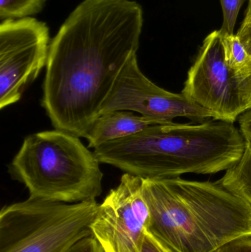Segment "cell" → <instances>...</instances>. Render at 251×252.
<instances>
[{
	"label": "cell",
	"instance_id": "7c38bea8",
	"mask_svg": "<svg viewBox=\"0 0 251 252\" xmlns=\"http://www.w3.org/2000/svg\"><path fill=\"white\" fill-rule=\"evenodd\" d=\"M47 0H0V19H20L40 13Z\"/></svg>",
	"mask_w": 251,
	"mask_h": 252
},
{
	"label": "cell",
	"instance_id": "8fae6325",
	"mask_svg": "<svg viewBox=\"0 0 251 252\" xmlns=\"http://www.w3.org/2000/svg\"><path fill=\"white\" fill-rule=\"evenodd\" d=\"M251 206V142L246 141V149L238 162L217 181Z\"/></svg>",
	"mask_w": 251,
	"mask_h": 252
},
{
	"label": "cell",
	"instance_id": "277c9868",
	"mask_svg": "<svg viewBox=\"0 0 251 252\" xmlns=\"http://www.w3.org/2000/svg\"><path fill=\"white\" fill-rule=\"evenodd\" d=\"M100 164L80 137L55 128L25 137L8 171L28 188L29 197L79 203L101 195Z\"/></svg>",
	"mask_w": 251,
	"mask_h": 252
},
{
	"label": "cell",
	"instance_id": "ffe728a7",
	"mask_svg": "<svg viewBox=\"0 0 251 252\" xmlns=\"http://www.w3.org/2000/svg\"><path fill=\"white\" fill-rule=\"evenodd\" d=\"M237 35L251 57V23L246 24V25L242 24L240 31H238Z\"/></svg>",
	"mask_w": 251,
	"mask_h": 252
},
{
	"label": "cell",
	"instance_id": "4fadbf2b",
	"mask_svg": "<svg viewBox=\"0 0 251 252\" xmlns=\"http://www.w3.org/2000/svg\"><path fill=\"white\" fill-rule=\"evenodd\" d=\"M221 35L227 64L237 73L248 64L251 57L237 35L221 34Z\"/></svg>",
	"mask_w": 251,
	"mask_h": 252
},
{
	"label": "cell",
	"instance_id": "7a4b0ae2",
	"mask_svg": "<svg viewBox=\"0 0 251 252\" xmlns=\"http://www.w3.org/2000/svg\"><path fill=\"white\" fill-rule=\"evenodd\" d=\"M246 141L233 123L158 124L103 144L94 153L110 164L143 179H170L187 173L226 171L243 157Z\"/></svg>",
	"mask_w": 251,
	"mask_h": 252
},
{
	"label": "cell",
	"instance_id": "30bf717a",
	"mask_svg": "<svg viewBox=\"0 0 251 252\" xmlns=\"http://www.w3.org/2000/svg\"><path fill=\"white\" fill-rule=\"evenodd\" d=\"M158 124H163L131 111H113L97 117L84 138L88 141V148L95 149L103 144L132 136Z\"/></svg>",
	"mask_w": 251,
	"mask_h": 252
},
{
	"label": "cell",
	"instance_id": "ba28073f",
	"mask_svg": "<svg viewBox=\"0 0 251 252\" xmlns=\"http://www.w3.org/2000/svg\"><path fill=\"white\" fill-rule=\"evenodd\" d=\"M181 93L212 112L215 120L234 124L249 111L240 94L235 72L225 61L219 31L205 38L188 71Z\"/></svg>",
	"mask_w": 251,
	"mask_h": 252
},
{
	"label": "cell",
	"instance_id": "6da1fadb",
	"mask_svg": "<svg viewBox=\"0 0 251 252\" xmlns=\"http://www.w3.org/2000/svg\"><path fill=\"white\" fill-rule=\"evenodd\" d=\"M144 17L134 0H84L50 42L41 104L57 130L84 137L139 47Z\"/></svg>",
	"mask_w": 251,
	"mask_h": 252
},
{
	"label": "cell",
	"instance_id": "9a60e30c",
	"mask_svg": "<svg viewBox=\"0 0 251 252\" xmlns=\"http://www.w3.org/2000/svg\"><path fill=\"white\" fill-rule=\"evenodd\" d=\"M240 94L249 110H251V59L248 64L236 73Z\"/></svg>",
	"mask_w": 251,
	"mask_h": 252
},
{
	"label": "cell",
	"instance_id": "44dd1931",
	"mask_svg": "<svg viewBox=\"0 0 251 252\" xmlns=\"http://www.w3.org/2000/svg\"><path fill=\"white\" fill-rule=\"evenodd\" d=\"M251 23V0H249V4H248L247 10H246V16H245L244 20H243V25Z\"/></svg>",
	"mask_w": 251,
	"mask_h": 252
},
{
	"label": "cell",
	"instance_id": "d6986e66",
	"mask_svg": "<svg viewBox=\"0 0 251 252\" xmlns=\"http://www.w3.org/2000/svg\"><path fill=\"white\" fill-rule=\"evenodd\" d=\"M239 128L245 139L251 142V110L240 115L238 119Z\"/></svg>",
	"mask_w": 251,
	"mask_h": 252
},
{
	"label": "cell",
	"instance_id": "ac0fdd59",
	"mask_svg": "<svg viewBox=\"0 0 251 252\" xmlns=\"http://www.w3.org/2000/svg\"><path fill=\"white\" fill-rule=\"evenodd\" d=\"M141 252H175L160 239L147 232L143 243Z\"/></svg>",
	"mask_w": 251,
	"mask_h": 252
},
{
	"label": "cell",
	"instance_id": "5bb4252c",
	"mask_svg": "<svg viewBox=\"0 0 251 252\" xmlns=\"http://www.w3.org/2000/svg\"><path fill=\"white\" fill-rule=\"evenodd\" d=\"M223 14V22L219 30L221 35L234 34L237 17L245 0H220Z\"/></svg>",
	"mask_w": 251,
	"mask_h": 252
},
{
	"label": "cell",
	"instance_id": "3957f363",
	"mask_svg": "<svg viewBox=\"0 0 251 252\" xmlns=\"http://www.w3.org/2000/svg\"><path fill=\"white\" fill-rule=\"evenodd\" d=\"M148 232L175 252H212L251 237V206L218 182L143 179Z\"/></svg>",
	"mask_w": 251,
	"mask_h": 252
},
{
	"label": "cell",
	"instance_id": "8992f818",
	"mask_svg": "<svg viewBox=\"0 0 251 252\" xmlns=\"http://www.w3.org/2000/svg\"><path fill=\"white\" fill-rule=\"evenodd\" d=\"M50 29L34 18L0 24V109L20 100L47 65Z\"/></svg>",
	"mask_w": 251,
	"mask_h": 252
},
{
	"label": "cell",
	"instance_id": "52a82bcc",
	"mask_svg": "<svg viewBox=\"0 0 251 252\" xmlns=\"http://www.w3.org/2000/svg\"><path fill=\"white\" fill-rule=\"evenodd\" d=\"M143 178L125 173L99 204L91 235L105 252H141L150 225Z\"/></svg>",
	"mask_w": 251,
	"mask_h": 252
},
{
	"label": "cell",
	"instance_id": "e0dca14e",
	"mask_svg": "<svg viewBox=\"0 0 251 252\" xmlns=\"http://www.w3.org/2000/svg\"><path fill=\"white\" fill-rule=\"evenodd\" d=\"M66 252H105L97 240L92 236L85 237L75 243Z\"/></svg>",
	"mask_w": 251,
	"mask_h": 252
},
{
	"label": "cell",
	"instance_id": "2e32d148",
	"mask_svg": "<svg viewBox=\"0 0 251 252\" xmlns=\"http://www.w3.org/2000/svg\"><path fill=\"white\" fill-rule=\"evenodd\" d=\"M212 252H251V237L232 240Z\"/></svg>",
	"mask_w": 251,
	"mask_h": 252
},
{
	"label": "cell",
	"instance_id": "9c48e42d",
	"mask_svg": "<svg viewBox=\"0 0 251 252\" xmlns=\"http://www.w3.org/2000/svg\"><path fill=\"white\" fill-rule=\"evenodd\" d=\"M113 111H131L163 124L177 118L197 123L215 119L212 112L189 100L183 93H170L152 82L140 70L137 54L129 59L116 78L102 106L101 114Z\"/></svg>",
	"mask_w": 251,
	"mask_h": 252
},
{
	"label": "cell",
	"instance_id": "5b68a950",
	"mask_svg": "<svg viewBox=\"0 0 251 252\" xmlns=\"http://www.w3.org/2000/svg\"><path fill=\"white\" fill-rule=\"evenodd\" d=\"M96 200L63 203L29 198L0 212V252H66L91 235Z\"/></svg>",
	"mask_w": 251,
	"mask_h": 252
}]
</instances>
